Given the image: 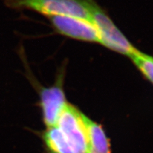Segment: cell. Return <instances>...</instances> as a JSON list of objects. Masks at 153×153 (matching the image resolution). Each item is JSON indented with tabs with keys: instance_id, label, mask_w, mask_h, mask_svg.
I'll return each instance as SVG.
<instances>
[{
	"instance_id": "obj_8",
	"label": "cell",
	"mask_w": 153,
	"mask_h": 153,
	"mask_svg": "<svg viewBox=\"0 0 153 153\" xmlns=\"http://www.w3.org/2000/svg\"><path fill=\"white\" fill-rule=\"evenodd\" d=\"M130 58L145 77L153 84V57L137 50Z\"/></svg>"
},
{
	"instance_id": "obj_1",
	"label": "cell",
	"mask_w": 153,
	"mask_h": 153,
	"mask_svg": "<svg viewBox=\"0 0 153 153\" xmlns=\"http://www.w3.org/2000/svg\"><path fill=\"white\" fill-rule=\"evenodd\" d=\"M93 0H4L13 10H30L47 17L70 16L91 22L90 6Z\"/></svg>"
},
{
	"instance_id": "obj_6",
	"label": "cell",
	"mask_w": 153,
	"mask_h": 153,
	"mask_svg": "<svg viewBox=\"0 0 153 153\" xmlns=\"http://www.w3.org/2000/svg\"><path fill=\"white\" fill-rule=\"evenodd\" d=\"M83 118L89 136V153H111L109 140L102 126L84 114Z\"/></svg>"
},
{
	"instance_id": "obj_7",
	"label": "cell",
	"mask_w": 153,
	"mask_h": 153,
	"mask_svg": "<svg viewBox=\"0 0 153 153\" xmlns=\"http://www.w3.org/2000/svg\"><path fill=\"white\" fill-rule=\"evenodd\" d=\"M46 153H73V151L56 126L46 128L41 133Z\"/></svg>"
},
{
	"instance_id": "obj_3",
	"label": "cell",
	"mask_w": 153,
	"mask_h": 153,
	"mask_svg": "<svg viewBox=\"0 0 153 153\" xmlns=\"http://www.w3.org/2000/svg\"><path fill=\"white\" fill-rule=\"evenodd\" d=\"M55 126L62 132L73 153H89V136L83 113L68 103Z\"/></svg>"
},
{
	"instance_id": "obj_5",
	"label": "cell",
	"mask_w": 153,
	"mask_h": 153,
	"mask_svg": "<svg viewBox=\"0 0 153 153\" xmlns=\"http://www.w3.org/2000/svg\"><path fill=\"white\" fill-rule=\"evenodd\" d=\"M49 19L53 28L60 35L77 41L100 43L98 31L90 21L70 16H55Z\"/></svg>"
},
{
	"instance_id": "obj_2",
	"label": "cell",
	"mask_w": 153,
	"mask_h": 153,
	"mask_svg": "<svg viewBox=\"0 0 153 153\" xmlns=\"http://www.w3.org/2000/svg\"><path fill=\"white\" fill-rule=\"evenodd\" d=\"M90 16L99 33L101 45L129 57L137 51L94 0L90 6Z\"/></svg>"
},
{
	"instance_id": "obj_4",
	"label": "cell",
	"mask_w": 153,
	"mask_h": 153,
	"mask_svg": "<svg viewBox=\"0 0 153 153\" xmlns=\"http://www.w3.org/2000/svg\"><path fill=\"white\" fill-rule=\"evenodd\" d=\"M62 82V74L58 76L54 85L48 87L37 85L32 81L39 95V106L46 128L55 126L61 113L68 104L63 90Z\"/></svg>"
}]
</instances>
